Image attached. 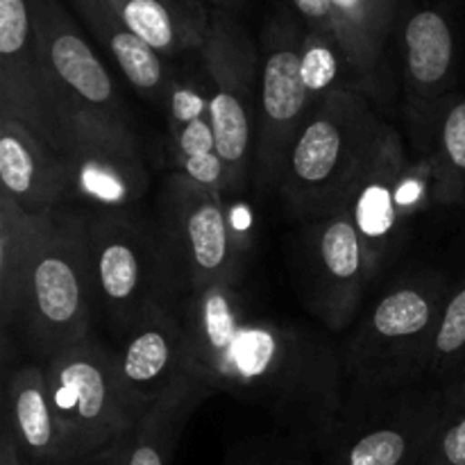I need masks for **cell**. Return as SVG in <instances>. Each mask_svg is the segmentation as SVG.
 Segmentation results:
<instances>
[{
  "label": "cell",
  "mask_w": 465,
  "mask_h": 465,
  "mask_svg": "<svg viewBox=\"0 0 465 465\" xmlns=\"http://www.w3.org/2000/svg\"><path fill=\"white\" fill-rule=\"evenodd\" d=\"M312 450L302 436H259L236 443L223 465H312Z\"/></svg>",
  "instance_id": "29"
},
{
  "label": "cell",
  "mask_w": 465,
  "mask_h": 465,
  "mask_svg": "<svg viewBox=\"0 0 465 465\" xmlns=\"http://www.w3.org/2000/svg\"><path fill=\"white\" fill-rule=\"evenodd\" d=\"M166 114L171 150L180 173L198 184L225 193V166L216 148L203 68L200 77H173Z\"/></svg>",
  "instance_id": "19"
},
{
  "label": "cell",
  "mask_w": 465,
  "mask_h": 465,
  "mask_svg": "<svg viewBox=\"0 0 465 465\" xmlns=\"http://www.w3.org/2000/svg\"><path fill=\"white\" fill-rule=\"evenodd\" d=\"M465 371V275L454 282L431 345L425 386H440Z\"/></svg>",
  "instance_id": "28"
},
{
  "label": "cell",
  "mask_w": 465,
  "mask_h": 465,
  "mask_svg": "<svg viewBox=\"0 0 465 465\" xmlns=\"http://www.w3.org/2000/svg\"><path fill=\"white\" fill-rule=\"evenodd\" d=\"M434 386L350 384L339 416L318 443L322 465H422Z\"/></svg>",
  "instance_id": "9"
},
{
  "label": "cell",
  "mask_w": 465,
  "mask_h": 465,
  "mask_svg": "<svg viewBox=\"0 0 465 465\" xmlns=\"http://www.w3.org/2000/svg\"><path fill=\"white\" fill-rule=\"evenodd\" d=\"M452 286L445 272L427 268L402 277L377 298L345 348L350 384L425 386L431 345Z\"/></svg>",
  "instance_id": "4"
},
{
  "label": "cell",
  "mask_w": 465,
  "mask_h": 465,
  "mask_svg": "<svg viewBox=\"0 0 465 465\" xmlns=\"http://www.w3.org/2000/svg\"><path fill=\"white\" fill-rule=\"evenodd\" d=\"M0 116L23 123L62 154L68 104L41 57L27 0H0Z\"/></svg>",
  "instance_id": "14"
},
{
  "label": "cell",
  "mask_w": 465,
  "mask_h": 465,
  "mask_svg": "<svg viewBox=\"0 0 465 465\" xmlns=\"http://www.w3.org/2000/svg\"><path fill=\"white\" fill-rule=\"evenodd\" d=\"M154 221L166 245L177 298L213 284H239L245 234L221 191L173 173L162 186Z\"/></svg>",
  "instance_id": "7"
},
{
  "label": "cell",
  "mask_w": 465,
  "mask_h": 465,
  "mask_svg": "<svg viewBox=\"0 0 465 465\" xmlns=\"http://www.w3.org/2000/svg\"><path fill=\"white\" fill-rule=\"evenodd\" d=\"M345 203L371 245L372 263L380 275L395 254L409 218L436 204L430 163L425 157L409 159L400 134L389 127L375 162Z\"/></svg>",
  "instance_id": "13"
},
{
  "label": "cell",
  "mask_w": 465,
  "mask_h": 465,
  "mask_svg": "<svg viewBox=\"0 0 465 465\" xmlns=\"http://www.w3.org/2000/svg\"><path fill=\"white\" fill-rule=\"evenodd\" d=\"M41 218L0 191V325L5 354L12 345V336H16L23 282L39 239Z\"/></svg>",
  "instance_id": "26"
},
{
  "label": "cell",
  "mask_w": 465,
  "mask_h": 465,
  "mask_svg": "<svg viewBox=\"0 0 465 465\" xmlns=\"http://www.w3.org/2000/svg\"><path fill=\"white\" fill-rule=\"evenodd\" d=\"M48 75L64 103L118 125H130L103 59L59 0H27Z\"/></svg>",
  "instance_id": "15"
},
{
  "label": "cell",
  "mask_w": 465,
  "mask_h": 465,
  "mask_svg": "<svg viewBox=\"0 0 465 465\" xmlns=\"http://www.w3.org/2000/svg\"><path fill=\"white\" fill-rule=\"evenodd\" d=\"M393 35L409 98L436 103L454 94L459 75L454 0H398Z\"/></svg>",
  "instance_id": "16"
},
{
  "label": "cell",
  "mask_w": 465,
  "mask_h": 465,
  "mask_svg": "<svg viewBox=\"0 0 465 465\" xmlns=\"http://www.w3.org/2000/svg\"><path fill=\"white\" fill-rule=\"evenodd\" d=\"M0 465H32L21 454L7 425H3V431H0Z\"/></svg>",
  "instance_id": "32"
},
{
  "label": "cell",
  "mask_w": 465,
  "mask_h": 465,
  "mask_svg": "<svg viewBox=\"0 0 465 465\" xmlns=\"http://www.w3.org/2000/svg\"><path fill=\"white\" fill-rule=\"evenodd\" d=\"M425 130V162L431 171L436 204L465 207V95L450 94L436 103L411 100Z\"/></svg>",
  "instance_id": "24"
},
{
  "label": "cell",
  "mask_w": 465,
  "mask_h": 465,
  "mask_svg": "<svg viewBox=\"0 0 465 465\" xmlns=\"http://www.w3.org/2000/svg\"><path fill=\"white\" fill-rule=\"evenodd\" d=\"M186 372L209 391L272 413L313 448L339 416L350 381L345 357L321 331L263 316L239 284H213L177 300Z\"/></svg>",
  "instance_id": "1"
},
{
  "label": "cell",
  "mask_w": 465,
  "mask_h": 465,
  "mask_svg": "<svg viewBox=\"0 0 465 465\" xmlns=\"http://www.w3.org/2000/svg\"><path fill=\"white\" fill-rule=\"evenodd\" d=\"M68 463L132 434L148 411L127 389L116 350L86 336L45 363Z\"/></svg>",
  "instance_id": "6"
},
{
  "label": "cell",
  "mask_w": 465,
  "mask_h": 465,
  "mask_svg": "<svg viewBox=\"0 0 465 465\" xmlns=\"http://www.w3.org/2000/svg\"><path fill=\"white\" fill-rule=\"evenodd\" d=\"M386 125L354 86H331L313 104L286 154L277 195L295 221L312 223L339 209L375 162Z\"/></svg>",
  "instance_id": "2"
},
{
  "label": "cell",
  "mask_w": 465,
  "mask_h": 465,
  "mask_svg": "<svg viewBox=\"0 0 465 465\" xmlns=\"http://www.w3.org/2000/svg\"><path fill=\"white\" fill-rule=\"evenodd\" d=\"M89 241L98 312L118 336L157 304L180 300L154 218L91 209Z\"/></svg>",
  "instance_id": "5"
},
{
  "label": "cell",
  "mask_w": 465,
  "mask_h": 465,
  "mask_svg": "<svg viewBox=\"0 0 465 465\" xmlns=\"http://www.w3.org/2000/svg\"><path fill=\"white\" fill-rule=\"evenodd\" d=\"M77 16L84 21L91 35L98 39L132 86L150 103L166 109L168 94L175 73L157 50L125 25L109 0H71Z\"/></svg>",
  "instance_id": "22"
},
{
  "label": "cell",
  "mask_w": 465,
  "mask_h": 465,
  "mask_svg": "<svg viewBox=\"0 0 465 465\" xmlns=\"http://www.w3.org/2000/svg\"><path fill=\"white\" fill-rule=\"evenodd\" d=\"M212 393L193 377L171 386L136 425L127 465H171L186 422Z\"/></svg>",
  "instance_id": "25"
},
{
  "label": "cell",
  "mask_w": 465,
  "mask_h": 465,
  "mask_svg": "<svg viewBox=\"0 0 465 465\" xmlns=\"http://www.w3.org/2000/svg\"><path fill=\"white\" fill-rule=\"evenodd\" d=\"M334 35L348 66L350 86L377 91L384 75V54L393 36L398 0H330Z\"/></svg>",
  "instance_id": "21"
},
{
  "label": "cell",
  "mask_w": 465,
  "mask_h": 465,
  "mask_svg": "<svg viewBox=\"0 0 465 465\" xmlns=\"http://www.w3.org/2000/svg\"><path fill=\"white\" fill-rule=\"evenodd\" d=\"M371 245L348 203L307 223L300 248V284L307 309L331 331H343L357 316L377 280Z\"/></svg>",
  "instance_id": "11"
},
{
  "label": "cell",
  "mask_w": 465,
  "mask_h": 465,
  "mask_svg": "<svg viewBox=\"0 0 465 465\" xmlns=\"http://www.w3.org/2000/svg\"><path fill=\"white\" fill-rule=\"evenodd\" d=\"M302 36L304 23L286 7L277 9L263 27L254 180L271 193H277L291 143L321 98L304 77Z\"/></svg>",
  "instance_id": "10"
},
{
  "label": "cell",
  "mask_w": 465,
  "mask_h": 465,
  "mask_svg": "<svg viewBox=\"0 0 465 465\" xmlns=\"http://www.w3.org/2000/svg\"><path fill=\"white\" fill-rule=\"evenodd\" d=\"M134 434V431H132ZM132 434L123 436L116 443L107 445L103 450H95V452L86 454V457L71 461L68 465H127V457H130V445H132Z\"/></svg>",
  "instance_id": "31"
},
{
  "label": "cell",
  "mask_w": 465,
  "mask_h": 465,
  "mask_svg": "<svg viewBox=\"0 0 465 465\" xmlns=\"http://www.w3.org/2000/svg\"><path fill=\"white\" fill-rule=\"evenodd\" d=\"M125 25L163 59L200 54L209 35L207 0H109Z\"/></svg>",
  "instance_id": "23"
},
{
  "label": "cell",
  "mask_w": 465,
  "mask_h": 465,
  "mask_svg": "<svg viewBox=\"0 0 465 465\" xmlns=\"http://www.w3.org/2000/svg\"><path fill=\"white\" fill-rule=\"evenodd\" d=\"M289 3L291 7H293V12L300 16V21L304 23L307 30L318 32V35L330 36V39L336 41L330 0H289Z\"/></svg>",
  "instance_id": "30"
},
{
  "label": "cell",
  "mask_w": 465,
  "mask_h": 465,
  "mask_svg": "<svg viewBox=\"0 0 465 465\" xmlns=\"http://www.w3.org/2000/svg\"><path fill=\"white\" fill-rule=\"evenodd\" d=\"M121 339L116 359L123 381L148 409L171 386L189 377L184 327L177 300L150 309Z\"/></svg>",
  "instance_id": "17"
},
{
  "label": "cell",
  "mask_w": 465,
  "mask_h": 465,
  "mask_svg": "<svg viewBox=\"0 0 465 465\" xmlns=\"http://www.w3.org/2000/svg\"><path fill=\"white\" fill-rule=\"evenodd\" d=\"M91 209L59 207L41 218L25 282L16 339L45 363L91 336L98 312L89 241Z\"/></svg>",
  "instance_id": "3"
},
{
  "label": "cell",
  "mask_w": 465,
  "mask_h": 465,
  "mask_svg": "<svg viewBox=\"0 0 465 465\" xmlns=\"http://www.w3.org/2000/svg\"><path fill=\"white\" fill-rule=\"evenodd\" d=\"M62 157L73 177V200L91 209H130L148 189L141 145L130 125H118L71 104Z\"/></svg>",
  "instance_id": "12"
},
{
  "label": "cell",
  "mask_w": 465,
  "mask_h": 465,
  "mask_svg": "<svg viewBox=\"0 0 465 465\" xmlns=\"http://www.w3.org/2000/svg\"><path fill=\"white\" fill-rule=\"evenodd\" d=\"M18 450L32 465H68L57 411L41 363H23L5 375V418Z\"/></svg>",
  "instance_id": "20"
},
{
  "label": "cell",
  "mask_w": 465,
  "mask_h": 465,
  "mask_svg": "<svg viewBox=\"0 0 465 465\" xmlns=\"http://www.w3.org/2000/svg\"><path fill=\"white\" fill-rule=\"evenodd\" d=\"M0 182L25 212L45 216L73 200L66 159L30 127L0 116Z\"/></svg>",
  "instance_id": "18"
},
{
  "label": "cell",
  "mask_w": 465,
  "mask_h": 465,
  "mask_svg": "<svg viewBox=\"0 0 465 465\" xmlns=\"http://www.w3.org/2000/svg\"><path fill=\"white\" fill-rule=\"evenodd\" d=\"M422 465H465V371L434 386V411Z\"/></svg>",
  "instance_id": "27"
},
{
  "label": "cell",
  "mask_w": 465,
  "mask_h": 465,
  "mask_svg": "<svg viewBox=\"0 0 465 465\" xmlns=\"http://www.w3.org/2000/svg\"><path fill=\"white\" fill-rule=\"evenodd\" d=\"M198 57L227 191H241L254 173L262 53L234 14L212 7L209 35Z\"/></svg>",
  "instance_id": "8"
},
{
  "label": "cell",
  "mask_w": 465,
  "mask_h": 465,
  "mask_svg": "<svg viewBox=\"0 0 465 465\" xmlns=\"http://www.w3.org/2000/svg\"><path fill=\"white\" fill-rule=\"evenodd\" d=\"M213 9H225V12H232V9L239 5V0H207Z\"/></svg>",
  "instance_id": "33"
}]
</instances>
